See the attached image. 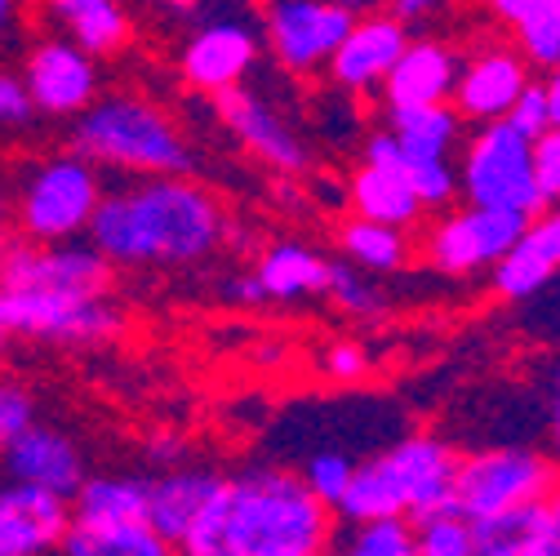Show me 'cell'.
<instances>
[{
  "mask_svg": "<svg viewBox=\"0 0 560 556\" xmlns=\"http://www.w3.org/2000/svg\"><path fill=\"white\" fill-rule=\"evenodd\" d=\"M85 232L112 267H196L223 245L228 219L187 174H133L103 187Z\"/></svg>",
  "mask_w": 560,
  "mask_h": 556,
  "instance_id": "6da1fadb",
  "label": "cell"
},
{
  "mask_svg": "<svg viewBox=\"0 0 560 556\" xmlns=\"http://www.w3.org/2000/svg\"><path fill=\"white\" fill-rule=\"evenodd\" d=\"M334 538V512L299 472L249 467L223 480L178 552L187 556H320Z\"/></svg>",
  "mask_w": 560,
  "mask_h": 556,
  "instance_id": "7a4b0ae2",
  "label": "cell"
},
{
  "mask_svg": "<svg viewBox=\"0 0 560 556\" xmlns=\"http://www.w3.org/2000/svg\"><path fill=\"white\" fill-rule=\"evenodd\" d=\"M72 152L120 174H191L196 157L178 125L138 94H107L77 112Z\"/></svg>",
  "mask_w": 560,
  "mask_h": 556,
  "instance_id": "3957f363",
  "label": "cell"
},
{
  "mask_svg": "<svg viewBox=\"0 0 560 556\" xmlns=\"http://www.w3.org/2000/svg\"><path fill=\"white\" fill-rule=\"evenodd\" d=\"M534 138L521 134L508 116L485 120L463 148L458 161V200L467 205H499V210H521V215H542L551 205L538 192L534 178Z\"/></svg>",
  "mask_w": 560,
  "mask_h": 556,
  "instance_id": "277c9868",
  "label": "cell"
},
{
  "mask_svg": "<svg viewBox=\"0 0 560 556\" xmlns=\"http://www.w3.org/2000/svg\"><path fill=\"white\" fill-rule=\"evenodd\" d=\"M103 196V174L90 157L67 152L40 161L19 196V232L27 241L54 245V241H77L85 236L94 205Z\"/></svg>",
  "mask_w": 560,
  "mask_h": 556,
  "instance_id": "5b68a950",
  "label": "cell"
},
{
  "mask_svg": "<svg viewBox=\"0 0 560 556\" xmlns=\"http://www.w3.org/2000/svg\"><path fill=\"white\" fill-rule=\"evenodd\" d=\"M125 316L107 290H0V329L45 343H107Z\"/></svg>",
  "mask_w": 560,
  "mask_h": 556,
  "instance_id": "8992f818",
  "label": "cell"
},
{
  "mask_svg": "<svg viewBox=\"0 0 560 556\" xmlns=\"http://www.w3.org/2000/svg\"><path fill=\"white\" fill-rule=\"evenodd\" d=\"M547 495H556V467L538 450L503 445V450H480L471 459L458 454L454 503L467 521L499 517L508 508H521V503H534Z\"/></svg>",
  "mask_w": 560,
  "mask_h": 556,
  "instance_id": "52a82bcc",
  "label": "cell"
},
{
  "mask_svg": "<svg viewBox=\"0 0 560 556\" xmlns=\"http://www.w3.org/2000/svg\"><path fill=\"white\" fill-rule=\"evenodd\" d=\"M529 215L499 205H450L428 232V258L445 276H480L516 241Z\"/></svg>",
  "mask_w": 560,
  "mask_h": 556,
  "instance_id": "ba28073f",
  "label": "cell"
},
{
  "mask_svg": "<svg viewBox=\"0 0 560 556\" xmlns=\"http://www.w3.org/2000/svg\"><path fill=\"white\" fill-rule=\"evenodd\" d=\"M347 27L352 14L338 10L334 0H262V40L290 77L325 72Z\"/></svg>",
  "mask_w": 560,
  "mask_h": 556,
  "instance_id": "9c48e42d",
  "label": "cell"
},
{
  "mask_svg": "<svg viewBox=\"0 0 560 556\" xmlns=\"http://www.w3.org/2000/svg\"><path fill=\"white\" fill-rule=\"evenodd\" d=\"M0 290H112V263L81 241H0Z\"/></svg>",
  "mask_w": 560,
  "mask_h": 556,
  "instance_id": "30bf717a",
  "label": "cell"
},
{
  "mask_svg": "<svg viewBox=\"0 0 560 556\" xmlns=\"http://www.w3.org/2000/svg\"><path fill=\"white\" fill-rule=\"evenodd\" d=\"M214 99H219L223 125L236 134V143L245 152H254L262 165H271L276 174H303L312 165L303 134L285 116H280L262 94L245 90V81L232 85V90H223V94H214Z\"/></svg>",
  "mask_w": 560,
  "mask_h": 556,
  "instance_id": "8fae6325",
  "label": "cell"
},
{
  "mask_svg": "<svg viewBox=\"0 0 560 556\" xmlns=\"http://www.w3.org/2000/svg\"><path fill=\"white\" fill-rule=\"evenodd\" d=\"M23 85L45 116H77L98 99V62L67 36L40 40L27 54Z\"/></svg>",
  "mask_w": 560,
  "mask_h": 556,
  "instance_id": "7c38bea8",
  "label": "cell"
},
{
  "mask_svg": "<svg viewBox=\"0 0 560 556\" xmlns=\"http://www.w3.org/2000/svg\"><path fill=\"white\" fill-rule=\"evenodd\" d=\"M262 36L245 19H214L196 27V36L178 54V72L191 90L200 94H223L241 81H249L254 62H258Z\"/></svg>",
  "mask_w": 560,
  "mask_h": 556,
  "instance_id": "4fadbf2b",
  "label": "cell"
},
{
  "mask_svg": "<svg viewBox=\"0 0 560 556\" xmlns=\"http://www.w3.org/2000/svg\"><path fill=\"white\" fill-rule=\"evenodd\" d=\"M374 459H378L383 472L392 476V485H396V495H400L409 521L454 503L458 454H454V445H445L441 437H405V441L387 445V450L374 454Z\"/></svg>",
  "mask_w": 560,
  "mask_h": 556,
  "instance_id": "5bb4252c",
  "label": "cell"
},
{
  "mask_svg": "<svg viewBox=\"0 0 560 556\" xmlns=\"http://www.w3.org/2000/svg\"><path fill=\"white\" fill-rule=\"evenodd\" d=\"M529 77H534V67L525 62L521 49H512V45H485L471 58H463L450 103L471 125L503 120L512 112V103L521 99V90L529 85Z\"/></svg>",
  "mask_w": 560,
  "mask_h": 556,
  "instance_id": "9a60e30c",
  "label": "cell"
},
{
  "mask_svg": "<svg viewBox=\"0 0 560 556\" xmlns=\"http://www.w3.org/2000/svg\"><path fill=\"white\" fill-rule=\"evenodd\" d=\"M413 32H405L387 10L374 14H357L352 27L342 32V40L334 45L325 72L342 94H378L387 67L396 62V54L405 49Z\"/></svg>",
  "mask_w": 560,
  "mask_h": 556,
  "instance_id": "2e32d148",
  "label": "cell"
},
{
  "mask_svg": "<svg viewBox=\"0 0 560 556\" xmlns=\"http://www.w3.org/2000/svg\"><path fill=\"white\" fill-rule=\"evenodd\" d=\"M560 267V219L556 210L529 215L516 241L489 267V286L503 303H529L538 299Z\"/></svg>",
  "mask_w": 560,
  "mask_h": 556,
  "instance_id": "e0dca14e",
  "label": "cell"
},
{
  "mask_svg": "<svg viewBox=\"0 0 560 556\" xmlns=\"http://www.w3.org/2000/svg\"><path fill=\"white\" fill-rule=\"evenodd\" d=\"M0 467H5L10 480L40 485V490H49L58 499H72L77 485L85 480V463H81V450L72 445V437H62L36 419L0 441Z\"/></svg>",
  "mask_w": 560,
  "mask_h": 556,
  "instance_id": "ac0fdd59",
  "label": "cell"
},
{
  "mask_svg": "<svg viewBox=\"0 0 560 556\" xmlns=\"http://www.w3.org/2000/svg\"><path fill=\"white\" fill-rule=\"evenodd\" d=\"M67 525H72L67 499L40 490V485H27V480L0 485V556L58 552Z\"/></svg>",
  "mask_w": 560,
  "mask_h": 556,
  "instance_id": "d6986e66",
  "label": "cell"
},
{
  "mask_svg": "<svg viewBox=\"0 0 560 556\" xmlns=\"http://www.w3.org/2000/svg\"><path fill=\"white\" fill-rule=\"evenodd\" d=\"M463 54L436 36H409L387 77L378 85L383 107H413V103H450L458 81Z\"/></svg>",
  "mask_w": 560,
  "mask_h": 556,
  "instance_id": "ffe728a7",
  "label": "cell"
},
{
  "mask_svg": "<svg viewBox=\"0 0 560 556\" xmlns=\"http://www.w3.org/2000/svg\"><path fill=\"white\" fill-rule=\"evenodd\" d=\"M556 552H560L556 495L471 521V556H556Z\"/></svg>",
  "mask_w": 560,
  "mask_h": 556,
  "instance_id": "44dd1931",
  "label": "cell"
},
{
  "mask_svg": "<svg viewBox=\"0 0 560 556\" xmlns=\"http://www.w3.org/2000/svg\"><path fill=\"white\" fill-rule=\"evenodd\" d=\"M219 485L223 476L196 472V467H178V472H165L161 480H148V525L170 543V552H178V543L187 538V530L196 525L205 503L214 499Z\"/></svg>",
  "mask_w": 560,
  "mask_h": 556,
  "instance_id": "7402d4cb",
  "label": "cell"
},
{
  "mask_svg": "<svg viewBox=\"0 0 560 556\" xmlns=\"http://www.w3.org/2000/svg\"><path fill=\"white\" fill-rule=\"evenodd\" d=\"M45 14L90 58H112L133 40V23L120 0H45Z\"/></svg>",
  "mask_w": 560,
  "mask_h": 556,
  "instance_id": "603a6c76",
  "label": "cell"
},
{
  "mask_svg": "<svg viewBox=\"0 0 560 556\" xmlns=\"http://www.w3.org/2000/svg\"><path fill=\"white\" fill-rule=\"evenodd\" d=\"M67 512H72V525L85 530V534L148 521V480H138V476H85L77 485V495L67 499Z\"/></svg>",
  "mask_w": 560,
  "mask_h": 556,
  "instance_id": "cb8c5ba5",
  "label": "cell"
},
{
  "mask_svg": "<svg viewBox=\"0 0 560 556\" xmlns=\"http://www.w3.org/2000/svg\"><path fill=\"white\" fill-rule=\"evenodd\" d=\"M325 267H329V258H320L316 250H307L299 241H276L258 254L254 281L267 303H299V299H320Z\"/></svg>",
  "mask_w": 560,
  "mask_h": 556,
  "instance_id": "d4e9b609",
  "label": "cell"
},
{
  "mask_svg": "<svg viewBox=\"0 0 560 556\" xmlns=\"http://www.w3.org/2000/svg\"><path fill=\"white\" fill-rule=\"evenodd\" d=\"M347 205H352V215L378 219L392 228H413L423 219V205H418L409 178L392 165H370V161L347 178Z\"/></svg>",
  "mask_w": 560,
  "mask_h": 556,
  "instance_id": "484cf974",
  "label": "cell"
},
{
  "mask_svg": "<svg viewBox=\"0 0 560 556\" xmlns=\"http://www.w3.org/2000/svg\"><path fill=\"white\" fill-rule=\"evenodd\" d=\"M387 112V129L400 138L405 152H436V157H454L458 138H463V116L454 112V103H413V107H383Z\"/></svg>",
  "mask_w": 560,
  "mask_h": 556,
  "instance_id": "4316f807",
  "label": "cell"
},
{
  "mask_svg": "<svg viewBox=\"0 0 560 556\" xmlns=\"http://www.w3.org/2000/svg\"><path fill=\"white\" fill-rule=\"evenodd\" d=\"M338 250L347 263H357L365 271H400L413 258L409 228H392V223L361 219V215H352L338 228Z\"/></svg>",
  "mask_w": 560,
  "mask_h": 556,
  "instance_id": "83f0119b",
  "label": "cell"
},
{
  "mask_svg": "<svg viewBox=\"0 0 560 556\" xmlns=\"http://www.w3.org/2000/svg\"><path fill=\"white\" fill-rule=\"evenodd\" d=\"M58 552H67V556H170V543L148 521L98 530V534H85L77 525H67Z\"/></svg>",
  "mask_w": 560,
  "mask_h": 556,
  "instance_id": "f1b7e54d",
  "label": "cell"
},
{
  "mask_svg": "<svg viewBox=\"0 0 560 556\" xmlns=\"http://www.w3.org/2000/svg\"><path fill=\"white\" fill-rule=\"evenodd\" d=\"M334 512L342 521H370V517H405V503L396 495L392 476L383 472V463L365 459V463H357V472L347 480V490H342Z\"/></svg>",
  "mask_w": 560,
  "mask_h": 556,
  "instance_id": "f546056e",
  "label": "cell"
},
{
  "mask_svg": "<svg viewBox=\"0 0 560 556\" xmlns=\"http://www.w3.org/2000/svg\"><path fill=\"white\" fill-rule=\"evenodd\" d=\"M342 316H357V321H378L387 312V294L383 286L370 281V271L357 263H329L325 267V290H320Z\"/></svg>",
  "mask_w": 560,
  "mask_h": 556,
  "instance_id": "4dcf8cb0",
  "label": "cell"
},
{
  "mask_svg": "<svg viewBox=\"0 0 560 556\" xmlns=\"http://www.w3.org/2000/svg\"><path fill=\"white\" fill-rule=\"evenodd\" d=\"M329 552H347V556H413V521L409 517L347 521V538H329Z\"/></svg>",
  "mask_w": 560,
  "mask_h": 556,
  "instance_id": "1f68e13d",
  "label": "cell"
},
{
  "mask_svg": "<svg viewBox=\"0 0 560 556\" xmlns=\"http://www.w3.org/2000/svg\"><path fill=\"white\" fill-rule=\"evenodd\" d=\"M400 174L409 178L418 205L428 210H450V205H458V165L450 157H436V152H405L400 157Z\"/></svg>",
  "mask_w": 560,
  "mask_h": 556,
  "instance_id": "d6a6232c",
  "label": "cell"
},
{
  "mask_svg": "<svg viewBox=\"0 0 560 556\" xmlns=\"http://www.w3.org/2000/svg\"><path fill=\"white\" fill-rule=\"evenodd\" d=\"M516 49L534 72H556L560 62V0H534L516 23Z\"/></svg>",
  "mask_w": 560,
  "mask_h": 556,
  "instance_id": "836d02e7",
  "label": "cell"
},
{
  "mask_svg": "<svg viewBox=\"0 0 560 556\" xmlns=\"http://www.w3.org/2000/svg\"><path fill=\"white\" fill-rule=\"evenodd\" d=\"M413 556H471V521L458 503L413 517Z\"/></svg>",
  "mask_w": 560,
  "mask_h": 556,
  "instance_id": "e575fe53",
  "label": "cell"
},
{
  "mask_svg": "<svg viewBox=\"0 0 560 556\" xmlns=\"http://www.w3.org/2000/svg\"><path fill=\"white\" fill-rule=\"evenodd\" d=\"M508 120H512L521 134H529V138H538L542 129H556V120H560V85H556V72L529 77V85H525L521 99L512 103Z\"/></svg>",
  "mask_w": 560,
  "mask_h": 556,
  "instance_id": "d590c367",
  "label": "cell"
},
{
  "mask_svg": "<svg viewBox=\"0 0 560 556\" xmlns=\"http://www.w3.org/2000/svg\"><path fill=\"white\" fill-rule=\"evenodd\" d=\"M352 472H357V459L347 454V450H316V454H307V463H303V485L307 490L334 512L338 508V499H342V490H347V480H352Z\"/></svg>",
  "mask_w": 560,
  "mask_h": 556,
  "instance_id": "8d00e7d4",
  "label": "cell"
},
{
  "mask_svg": "<svg viewBox=\"0 0 560 556\" xmlns=\"http://www.w3.org/2000/svg\"><path fill=\"white\" fill-rule=\"evenodd\" d=\"M370 352L361 343H329L325 352H320V370H325V379L329 383H342V387H352V383H361L365 374H370Z\"/></svg>",
  "mask_w": 560,
  "mask_h": 556,
  "instance_id": "74e56055",
  "label": "cell"
},
{
  "mask_svg": "<svg viewBox=\"0 0 560 556\" xmlns=\"http://www.w3.org/2000/svg\"><path fill=\"white\" fill-rule=\"evenodd\" d=\"M529 161H534V178H538L542 200L556 210V196H560V134H556V129H542V134L534 138Z\"/></svg>",
  "mask_w": 560,
  "mask_h": 556,
  "instance_id": "f35d334b",
  "label": "cell"
},
{
  "mask_svg": "<svg viewBox=\"0 0 560 556\" xmlns=\"http://www.w3.org/2000/svg\"><path fill=\"white\" fill-rule=\"evenodd\" d=\"M36 120V103L23 85V77H10V72H0V134H10V129H27Z\"/></svg>",
  "mask_w": 560,
  "mask_h": 556,
  "instance_id": "ab89813d",
  "label": "cell"
},
{
  "mask_svg": "<svg viewBox=\"0 0 560 556\" xmlns=\"http://www.w3.org/2000/svg\"><path fill=\"white\" fill-rule=\"evenodd\" d=\"M36 419V401L19 383H0V437H14Z\"/></svg>",
  "mask_w": 560,
  "mask_h": 556,
  "instance_id": "60d3db41",
  "label": "cell"
},
{
  "mask_svg": "<svg viewBox=\"0 0 560 556\" xmlns=\"http://www.w3.org/2000/svg\"><path fill=\"white\" fill-rule=\"evenodd\" d=\"M405 32H423V27H432L445 10H450V0H387L383 5Z\"/></svg>",
  "mask_w": 560,
  "mask_h": 556,
  "instance_id": "b9f144b4",
  "label": "cell"
},
{
  "mask_svg": "<svg viewBox=\"0 0 560 556\" xmlns=\"http://www.w3.org/2000/svg\"><path fill=\"white\" fill-rule=\"evenodd\" d=\"M223 294H228L232 303H241V308H258V303H267V299H262V290H258V281H254V271H245V276H232Z\"/></svg>",
  "mask_w": 560,
  "mask_h": 556,
  "instance_id": "7bdbcfd3",
  "label": "cell"
},
{
  "mask_svg": "<svg viewBox=\"0 0 560 556\" xmlns=\"http://www.w3.org/2000/svg\"><path fill=\"white\" fill-rule=\"evenodd\" d=\"M534 5V0H485V10L494 14L499 23H508V27H516L521 23V14Z\"/></svg>",
  "mask_w": 560,
  "mask_h": 556,
  "instance_id": "ee69618b",
  "label": "cell"
},
{
  "mask_svg": "<svg viewBox=\"0 0 560 556\" xmlns=\"http://www.w3.org/2000/svg\"><path fill=\"white\" fill-rule=\"evenodd\" d=\"M152 459H161V463H178V459H183V441H174V437L152 441Z\"/></svg>",
  "mask_w": 560,
  "mask_h": 556,
  "instance_id": "f6af8a7d",
  "label": "cell"
},
{
  "mask_svg": "<svg viewBox=\"0 0 560 556\" xmlns=\"http://www.w3.org/2000/svg\"><path fill=\"white\" fill-rule=\"evenodd\" d=\"M19 27V0H0V40Z\"/></svg>",
  "mask_w": 560,
  "mask_h": 556,
  "instance_id": "bcb514c9",
  "label": "cell"
},
{
  "mask_svg": "<svg viewBox=\"0 0 560 556\" xmlns=\"http://www.w3.org/2000/svg\"><path fill=\"white\" fill-rule=\"evenodd\" d=\"M334 5H338V10H347V14L357 19V14H374V10H383L387 0H334Z\"/></svg>",
  "mask_w": 560,
  "mask_h": 556,
  "instance_id": "7dc6e473",
  "label": "cell"
},
{
  "mask_svg": "<svg viewBox=\"0 0 560 556\" xmlns=\"http://www.w3.org/2000/svg\"><path fill=\"white\" fill-rule=\"evenodd\" d=\"M5 228H10V205L0 200V241H5Z\"/></svg>",
  "mask_w": 560,
  "mask_h": 556,
  "instance_id": "c3c4849f",
  "label": "cell"
},
{
  "mask_svg": "<svg viewBox=\"0 0 560 556\" xmlns=\"http://www.w3.org/2000/svg\"><path fill=\"white\" fill-rule=\"evenodd\" d=\"M174 10H196V5H205V0H170Z\"/></svg>",
  "mask_w": 560,
  "mask_h": 556,
  "instance_id": "681fc988",
  "label": "cell"
},
{
  "mask_svg": "<svg viewBox=\"0 0 560 556\" xmlns=\"http://www.w3.org/2000/svg\"><path fill=\"white\" fill-rule=\"evenodd\" d=\"M5 338H10V334H5V329H0V347H5Z\"/></svg>",
  "mask_w": 560,
  "mask_h": 556,
  "instance_id": "f907efd6",
  "label": "cell"
},
{
  "mask_svg": "<svg viewBox=\"0 0 560 556\" xmlns=\"http://www.w3.org/2000/svg\"><path fill=\"white\" fill-rule=\"evenodd\" d=\"M0 441H5V437H0Z\"/></svg>",
  "mask_w": 560,
  "mask_h": 556,
  "instance_id": "816d5d0a",
  "label": "cell"
}]
</instances>
